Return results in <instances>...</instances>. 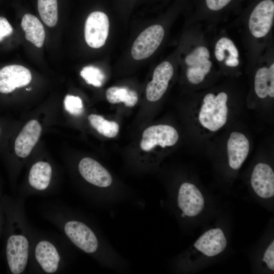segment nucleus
Listing matches in <instances>:
<instances>
[{
  "label": "nucleus",
  "instance_id": "1",
  "mask_svg": "<svg viewBox=\"0 0 274 274\" xmlns=\"http://www.w3.org/2000/svg\"><path fill=\"white\" fill-rule=\"evenodd\" d=\"M42 215L62 232L70 243L101 266L120 273L128 270L129 261L113 247L96 225L82 213L53 203L44 207Z\"/></svg>",
  "mask_w": 274,
  "mask_h": 274
},
{
  "label": "nucleus",
  "instance_id": "2",
  "mask_svg": "<svg viewBox=\"0 0 274 274\" xmlns=\"http://www.w3.org/2000/svg\"><path fill=\"white\" fill-rule=\"evenodd\" d=\"M80 177L86 184L82 194L94 204L110 207L121 203L132 202L135 194L115 185L113 176L103 165L88 157L81 159L77 165Z\"/></svg>",
  "mask_w": 274,
  "mask_h": 274
},
{
  "label": "nucleus",
  "instance_id": "3",
  "mask_svg": "<svg viewBox=\"0 0 274 274\" xmlns=\"http://www.w3.org/2000/svg\"><path fill=\"white\" fill-rule=\"evenodd\" d=\"M9 207L6 260L11 273L22 274L27 272L35 230L27 218L24 199L19 197Z\"/></svg>",
  "mask_w": 274,
  "mask_h": 274
},
{
  "label": "nucleus",
  "instance_id": "4",
  "mask_svg": "<svg viewBox=\"0 0 274 274\" xmlns=\"http://www.w3.org/2000/svg\"><path fill=\"white\" fill-rule=\"evenodd\" d=\"M63 239L35 230L27 273L55 274L66 268L73 254L70 242Z\"/></svg>",
  "mask_w": 274,
  "mask_h": 274
},
{
  "label": "nucleus",
  "instance_id": "5",
  "mask_svg": "<svg viewBox=\"0 0 274 274\" xmlns=\"http://www.w3.org/2000/svg\"><path fill=\"white\" fill-rule=\"evenodd\" d=\"M227 246V239L224 231L219 227L210 228L177 257L174 263L175 267L178 271L187 270L204 260L219 255Z\"/></svg>",
  "mask_w": 274,
  "mask_h": 274
},
{
  "label": "nucleus",
  "instance_id": "6",
  "mask_svg": "<svg viewBox=\"0 0 274 274\" xmlns=\"http://www.w3.org/2000/svg\"><path fill=\"white\" fill-rule=\"evenodd\" d=\"M168 196L177 217L181 220L193 219L201 214L205 208L203 193L190 182H182Z\"/></svg>",
  "mask_w": 274,
  "mask_h": 274
},
{
  "label": "nucleus",
  "instance_id": "7",
  "mask_svg": "<svg viewBox=\"0 0 274 274\" xmlns=\"http://www.w3.org/2000/svg\"><path fill=\"white\" fill-rule=\"evenodd\" d=\"M228 95L224 92L217 95L206 94L201 104L198 120L201 125L213 132L221 128L226 123L228 116Z\"/></svg>",
  "mask_w": 274,
  "mask_h": 274
},
{
  "label": "nucleus",
  "instance_id": "8",
  "mask_svg": "<svg viewBox=\"0 0 274 274\" xmlns=\"http://www.w3.org/2000/svg\"><path fill=\"white\" fill-rule=\"evenodd\" d=\"M53 169L50 163L40 160L29 168L27 185L22 189L20 198L31 196H47L51 194Z\"/></svg>",
  "mask_w": 274,
  "mask_h": 274
},
{
  "label": "nucleus",
  "instance_id": "9",
  "mask_svg": "<svg viewBox=\"0 0 274 274\" xmlns=\"http://www.w3.org/2000/svg\"><path fill=\"white\" fill-rule=\"evenodd\" d=\"M164 30L160 25L150 26L143 31L134 42L131 55L135 60L147 58L153 54L161 43Z\"/></svg>",
  "mask_w": 274,
  "mask_h": 274
},
{
  "label": "nucleus",
  "instance_id": "10",
  "mask_svg": "<svg viewBox=\"0 0 274 274\" xmlns=\"http://www.w3.org/2000/svg\"><path fill=\"white\" fill-rule=\"evenodd\" d=\"M179 134L176 129L168 125H157L145 129L141 141V148L149 152L156 146L162 148L172 146L176 144Z\"/></svg>",
  "mask_w": 274,
  "mask_h": 274
},
{
  "label": "nucleus",
  "instance_id": "11",
  "mask_svg": "<svg viewBox=\"0 0 274 274\" xmlns=\"http://www.w3.org/2000/svg\"><path fill=\"white\" fill-rule=\"evenodd\" d=\"M109 30V20L105 13L100 11L90 13L84 28L85 39L88 45L93 48L102 47L108 38Z\"/></svg>",
  "mask_w": 274,
  "mask_h": 274
},
{
  "label": "nucleus",
  "instance_id": "12",
  "mask_svg": "<svg viewBox=\"0 0 274 274\" xmlns=\"http://www.w3.org/2000/svg\"><path fill=\"white\" fill-rule=\"evenodd\" d=\"M274 18V3L271 0L260 2L252 12L249 20L251 33L256 38L266 36L271 28Z\"/></svg>",
  "mask_w": 274,
  "mask_h": 274
},
{
  "label": "nucleus",
  "instance_id": "13",
  "mask_svg": "<svg viewBox=\"0 0 274 274\" xmlns=\"http://www.w3.org/2000/svg\"><path fill=\"white\" fill-rule=\"evenodd\" d=\"M210 57L209 51L204 46L196 48L186 56L185 60L188 66L186 76L190 83L198 84L203 81L212 67Z\"/></svg>",
  "mask_w": 274,
  "mask_h": 274
},
{
  "label": "nucleus",
  "instance_id": "14",
  "mask_svg": "<svg viewBox=\"0 0 274 274\" xmlns=\"http://www.w3.org/2000/svg\"><path fill=\"white\" fill-rule=\"evenodd\" d=\"M250 184L255 194L259 198L267 200L274 196V172L267 163L259 162L252 170Z\"/></svg>",
  "mask_w": 274,
  "mask_h": 274
},
{
  "label": "nucleus",
  "instance_id": "15",
  "mask_svg": "<svg viewBox=\"0 0 274 274\" xmlns=\"http://www.w3.org/2000/svg\"><path fill=\"white\" fill-rule=\"evenodd\" d=\"M31 80V74L27 68L16 64L6 66L0 70V92L10 93L28 85Z\"/></svg>",
  "mask_w": 274,
  "mask_h": 274
},
{
  "label": "nucleus",
  "instance_id": "16",
  "mask_svg": "<svg viewBox=\"0 0 274 274\" xmlns=\"http://www.w3.org/2000/svg\"><path fill=\"white\" fill-rule=\"evenodd\" d=\"M174 68L168 61H163L154 70L152 80L146 87V96L148 100H158L165 92L169 81L173 77Z\"/></svg>",
  "mask_w": 274,
  "mask_h": 274
},
{
  "label": "nucleus",
  "instance_id": "17",
  "mask_svg": "<svg viewBox=\"0 0 274 274\" xmlns=\"http://www.w3.org/2000/svg\"><path fill=\"white\" fill-rule=\"evenodd\" d=\"M41 132L42 127L38 121H28L15 140L14 149L17 156L22 158L28 156L38 142Z\"/></svg>",
  "mask_w": 274,
  "mask_h": 274
},
{
  "label": "nucleus",
  "instance_id": "18",
  "mask_svg": "<svg viewBox=\"0 0 274 274\" xmlns=\"http://www.w3.org/2000/svg\"><path fill=\"white\" fill-rule=\"evenodd\" d=\"M250 148L249 141L242 133L233 131L227 143L228 162L229 167L238 169L247 158Z\"/></svg>",
  "mask_w": 274,
  "mask_h": 274
},
{
  "label": "nucleus",
  "instance_id": "19",
  "mask_svg": "<svg viewBox=\"0 0 274 274\" xmlns=\"http://www.w3.org/2000/svg\"><path fill=\"white\" fill-rule=\"evenodd\" d=\"M254 89L257 95L260 98L267 96L274 97V63L270 66L259 68L254 79Z\"/></svg>",
  "mask_w": 274,
  "mask_h": 274
},
{
  "label": "nucleus",
  "instance_id": "20",
  "mask_svg": "<svg viewBox=\"0 0 274 274\" xmlns=\"http://www.w3.org/2000/svg\"><path fill=\"white\" fill-rule=\"evenodd\" d=\"M21 27L25 33L26 39L36 47L41 48L44 44L45 33L40 20L30 14H25L22 19Z\"/></svg>",
  "mask_w": 274,
  "mask_h": 274
},
{
  "label": "nucleus",
  "instance_id": "21",
  "mask_svg": "<svg viewBox=\"0 0 274 274\" xmlns=\"http://www.w3.org/2000/svg\"><path fill=\"white\" fill-rule=\"evenodd\" d=\"M106 95L109 102L115 104L123 102L128 107L135 106L138 100L136 92L126 87H110L107 90Z\"/></svg>",
  "mask_w": 274,
  "mask_h": 274
},
{
  "label": "nucleus",
  "instance_id": "22",
  "mask_svg": "<svg viewBox=\"0 0 274 274\" xmlns=\"http://www.w3.org/2000/svg\"><path fill=\"white\" fill-rule=\"evenodd\" d=\"M88 119L91 125L98 133L107 138H114L119 132V126L117 122L108 121L101 116L90 114Z\"/></svg>",
  "mask_w": 274,
  "mask_h": 274
},
{
  "label": "nucleus",
  "instance_id": "23",
  "mask_svg": "<svg viewBox=\"0 0 274 274\" xmlns=\"http://www.w3.org/2000/svg\"><path fill=\"white\" fill-rule=\"evenodd\" d=\"M38 9L42 20L47 26L56 25L58 20L57 0H38Z\"/></svg>",
  "mask_w": 274,
  "mask_h": 274
},
{
  "label": "nucleus",
  "instance_id": "24",
  "mask_svg": "<svg viewBox=\"0 0 274 274\" xmlns=\"http://www.w3.org/2000/svg\"><path fill=\"white\" fill-rule=\"evenodd\" d=\"M225 52H228V56L238 58V51L234 43L230 39L223 37L219 39L215 45V55L216 59L219 61H223L225 58Z\"/></svg>",
  "mask_w": 274,
  "mask_h": 274
},
{
  "label": "nucleus",
  "instance_id": "25",
  "mask_svg": "<svg viewBox=\"0 0 274 274\" xmlns=\"http://www.w3.org/2000/svg\"><path fill=\"white\" fill-rule=\"evenodd\" d=\"M80 75L87 83L97 87H101L105 80V75L102 71L92 65L84 67Z\"/></svg>",
  "mask_w": 274,
  "mask_h": 274
},
{
  "label": "nucleus",
  "instance_id": "26",
  "mask_svg": "<svg viewBox=\"0 0 274 274\" xmlns=\"http://www.w3.org/2000/svg\"><path fill=\"white\" fill-rule=\"evenodd\" d=\"M64 106L66 111L73 115H80L83 112V105L79 96L67 95L64 99Z\"/></svg>",
  "mask_w": 274,
  "mask_h": 274
},
{
  "label": "nucleus",
  "instance_id": "27",
  "mask_svg": "<svg viewBox=\"0 0 274 274\" xmlns=\"http://www.w3.org/2000/svg\"><path fill=\"white\" fill-rule=\"evenodd\" d=\"M261 262L271 271L274 270V242L272 240L265 249Z\"/></svg>",
  "mask_w": 274,
  "mask_h": 274
},
{
  "label": "nucleus",
  "instance_id": "28",
  "mask_svg": "<svg viewBox=\"0 0 274 274\" xmlns=\"http://www.w3.org/2000/svg\"><path fill=\"white\" fill-rule=\"evenodd\" d=\"M12 32L13 28L7 19L0 16V42L4 37L10 36Z\"/></svg>",
  "mask_w": 274,
  "mask_h": 274
},
{
  "label": "nucleus",
  "instance_id": "29",
  "mask_svg": "<svg viewBox=\"0 0 274 274\" xmlns=\"http://www.w3.org/2000/svg\"><path fill=\"white\" fill-rule=\"evenodd\" d=\"M231 0H206L207 7L211 10L218 11L226 6Z\"/></svg>",
  "mask_w": 274,
  "mask_h": 274
},
{
  "label": "nucleus",
  "instance_id": "30",
  "mask_svg": "<svg viewBox=\"0 0 274 274\" xmlns=\"http://www.w3.org/2000/svg\"><path fill=\"white\" fill-rule=\"evenodd\" d=\"M225 63L229 67H236L239 64V60L237 57L228 56L225 60Z\"/></svg>",
  "mask_w": 274,
  "mask_h": 274
},
{
  "label": "nucleus",
  "instance_id": "31",
  "mask_svg": "<svg viewBox=\"0 0 274 274\" xmlns=\"http://www.w3.org/2000/svg\"><path fill=\"white\" fill-rule=\"evenodd\" d=\"M0 132H1V129H0Z\"/></svg>",
  "mask_w": 274,
  "mask_h": 274
},
{
  "label": "nucleus",
  "instance_id": "32",
  "mask_svg": "<svg viewBox=\"0 0 274 274\" xmlns=\"http://www.w3.org/2000/svg\"><path fill=\"white\" fill-rule=\"evenodd\" d=\"M0 220H1V219H0ZM0 224H1V222H0Z\"/></svg>",
  "mask_w": 274,
  "mask_h": 274
}]
</instances>
